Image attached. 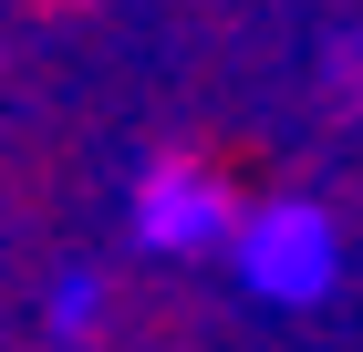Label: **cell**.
I'll return each mask as SVG.
<instances>
[{"mask_svg":"<svg viewBox=\"0 0 363 352\" xmlns=\"http://www.w3.org/2000/svg\"><path fill=\"white\" fill-rule=\"evenodd\" d=\"M135 239L156 259H197V249H228L239 239V197L208 156H156L135 187Z\"/></svg>","mask_w":363,"mask_h":352,"instance_id":"7a4b0ae2","label":"cell"},{"mask_svg":"<svg viewBox=\"0 0 363 352\" xmlns=\"http://www.w3.org/2000/svg\"><path fill=\"white\" fill-rule=\"evenodd\" d=\"M239 280H250L259 300H322L342 280V239H333V217L311 208V197H280V208L239 217Z\"/></svg>","mask_w":363,"mask_h":352,"instance_id":"6da1fadb","label":"cell"},{"mask_svg":"<svg viewBox=\"0 0 363 352\" xmlns=\"http://www.w3.org/2000/svg\"><path fill=\"white\" fill-rule=\"evenodd\" d=\"M333 83H342V104L363 114V31H353V42H333Z\"/></svg>","mask_w":363,"mask_h":352,"instance_id":"3957f363","label":"cell"}]
</instances>
